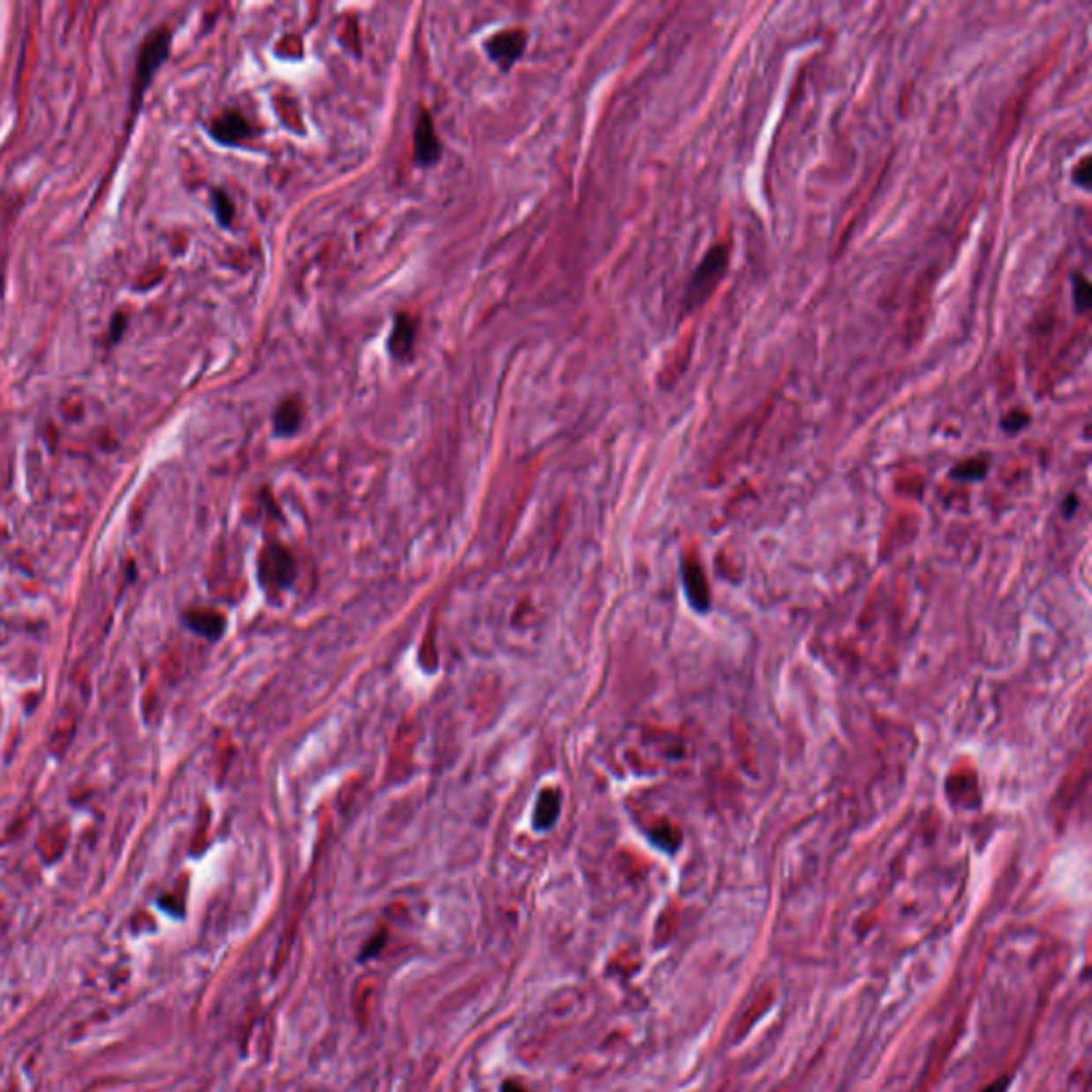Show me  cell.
Segmentation results:
<instances>
[{
	"label": "cell",
	"mask_w": 1092,
	"mask_h": 1092,
	"mask_svg": "<svg viewBox=\"0 0 1092 1092\" xmlns=\"http://www.w3.org/2000/svg\"><path fill=\"white\" fill-rule=\"evenodd\" d=\"M171 52V33L169 28H156L147 34L144 43L139 48L135 66V105L139 103L144 92L150 86L152 78L156 75L158 66L169 58Z\"/></svg>",
	"instance_id": "1"
},
{
	"label": "cell",
	"mask_w": 1092,
	"mask_h": 1092,
	"mask_svg": "<svg viewBox=\"0 0 1092 1092\" xmlns=\"http://www.w3.org/2000/svg\"><path fill=\"white\" fill-rule=\"evenodd\" d=\"M726 265H728L726 246H715L711 252L707 254V257L702 258L700 267L696 269L690 287H687V295H685L687 310L698 308V305H702L704 301L711 297V293L715 290L723 272H726Z\"/></svg>",
	"instance_id": "2"
},
{
	"label": "cell",
	"mask_w": 1092,
	"mask_h": 1092,
	"mask_svg": "<svg viewBox=\"0 0 1092 1092\" xmlns=\"http://www.w3.org/2000/svg\"><path fill=\"white\" fill-rule=\"evenodd\" d=\"M525 48H527V30L523 28L504 30V33H497L484 43L489 58H491L495 64L502 66V69H510V66L517 63L520 56H523Z\"/></svg>",
	"instance_id": "3"
},
{
	"label": "cell",
	"mask_w": 1092,
	"mask_h": 1092,
	"mask_svg": "<svg viewBox=\"0 0 1092 1092\" xmlns=\"http://www.w3.org/2000/svg\"><path fill=\"white\" fill-rule=\"evenodd\" d=\"M415 154H416V162L423 167H431L440 161L442 144H440V139H438L436 126H433L431 116L427 114V111H421V116H418V120H416Z\"/></svg>",
	"instance_id": "4"
},
{
	"label": "cell",
	"mask_w": 1092,
	"mask_h": 1092,
	"mask_svg": "<svg viewBox=\"0 0 1092 1092\" xmlns=\"http://www.w3.org/2000/svg\"><path fill=\"white\" fill-rule=\"evenodd\" d=\"M209 132L216 141L224 146H239L252 137V126L239 111H224V114L213 117Z\"/></svg>",
	"instance_id": "5"
},
{
	"label": "cell",
	"mask_w": 1092,
	"mask_h": 1092,
	"mask_svg": "<svg viewBox=\"0 0 1092 1092\" xmlns=\"http://www.w3.org/2000/svg\"><path fill=\"white\" fill-rule=\"evenodd\" d=\"M263 579L273 585H288L293 580V559L284 549H273L263 553Z\"/></svg>",
	"instance_id": "6"
},
{
	"label": "cell",
	"mask_w": 1092,
	"mask_h": 1092,
	"mask_svg": "<svg viewBox=\"0 0 1092 1092\" xmlns=\"http://www.w3.org/2000/svg\"><path fill=\"white\" fill-rule=\"evenodd\" d=\"M416 320L410 314H397L389 338V352L395 359H406L415 348Z\"/></svg>",
	"instance_id": "7"
},
{
	"label": "cell",
	"mask_w": 1092,
	"mask_h": 1092,
	"mask_svg": "<svg viewBox=\"0 0 1092 1092\" xmlns=\"http://www.w3.org/2000/svg\"><path fill=\"white\" fill-rule=\"evenodd\" d=\"M183 621L197 634L207 638H218L224 630V619L213 610H191L183 615Z\"/></svg>",
	"instance_id": "8"
},
{
	"label": "cell",
	"mask_w": 1092,
	"mask_h": 1092,
	"mask_svg": "<svg viewBox=\"0 0 1092 1092\" xmlns=\"http://www.w3.org/2000/svg\"><path fill=\"white\" fill-rule=\"evenodd\" d=\"M301 418H303V408L297 400H287L282 406L275 410L273 427L278 436H293L299 430Z\"/></svg>",
	"instance_id": "9"
},
{
	"label": "cell",
	"mask_w": 1092,
	"mask_h": 1092,
	"mask_svg": "<svg viewBox=\"0 0 1092 1092\" xmlns=\"http://www.w3.org/2000/svg\"><path fill=\"white\" fill-rule=\"evenodd\" d=\"M559 813V794L557 792H544L540 796L538 806H535V826H538L540 830H546L550 824H553L555 819H557Z\"/></svg>",
	"instance_id": "10"
},
{
	"label": "cell",
	"mask_w": 1092,
	"mask_h": 1092,
	"mask_svg": "<svg viewBox=\"0 0 1092 1092\" xmlns=\"http://www.w3.org/2000/svg\"><path fill=\"white\" fill-rule=\"evenodd\" d=\"M213 212H216L218 221H221V224H224V227H228V224L233 222L235 207H233L231 197H228L224 191L213 192Z\"/></svg>",
	"instance_id": "11"
},
{
	"label": "cell",
	"mask_w": 1092,
	"mask_h": 1092,
	"mask_svg": "<svg viewBox=\"0 0 1092 1092\" xmlns=\"http://www.w3.org/2000/svg\"><path fill=\"white\" fill-rule=\"evenodd\" d=\"M126 323H129V316L124 312H116L114 318H111V326H109V344L114 346L117 341L122 340V335H124L126 331Z\"/></svg>",
	"instance_id": "12"
},
{
	"label": "cell",
	"mask_w": 1092,
	"mask_h": 1092,
	"mask_svg": "<svg viewBox=\"0 0 1092 1092\" xmlns=\"http://www.w3.org/2000/svg\"><path fill=\"white\" fill-rule=\"evenodd\" d=\"M1027 421H1028V416L1024 415V412H1012V415L1005 418L1003 425H1005V430L1015 431V430H1020V427H1024V423Z\"/></svg>",
	"instance_id": "13"
},
{
	"label": "cell",
	"mask_w": 1092,
	"mask_h": 1092,
	"mask_svg": "<svg viewBox=\"0 0 1092 1092\" xmlns=\"http://www.w3.org/2000/svg\"><path fill=\"white\" fill-rule=\"evenodd\" d=\"M1078 284H1080V288H1078V297H1075V303H1078L1080 310H1086L1088 308V299H1090L1088 282H1086L1084 278H1078Z\"/></svg>",
	"instance_id": "14"
},
{
	"label": "cell",
	"mask_w": 1092,
	"mask_h": 1092,
	"mask_svg": "<svg viewBox=\"0 0 1092 1092\" xmlns=\"http://www.w3.org/2000/svg\"><path fill=\"white\" fill-rule=\"evenodd\" d=\"M1007 1086H1009V1080L1007 1078H1001V1080L992 1081V1084H990V1086H986V1088H984L982 1092H1005V1088H1007Z\"/></svg>",
	"instance_id": "15"
},
{
	"label": "cell",
	"mask_w": 1092,
	"mask_h": 1092,
	"mask_svg": "<svg viewBox=\"0 0 1092 1092\" xmlns=\"http://www.w3.org/2000/svg\"><path fill=\"white\" fill-rule=\"evenodd\" d=\"M502 1092H527L523 1088V1086H519L517 1081H506V1084L502 1086Z\"/></svg>",
	"instance_id": "16"
}]
</instances>
